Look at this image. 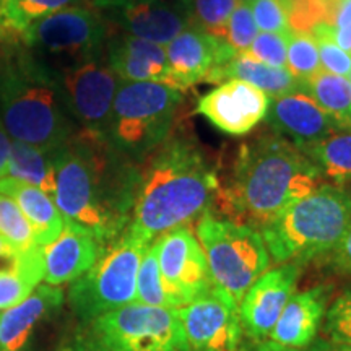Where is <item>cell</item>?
Returning a JSON list of instances; mask_svg holds the SVG:
<instances>
[{"label":"cell","mask_w":351,"mask_h":351,"mask_svg":"<svg viewBox=\"0 0 351 351\" xmlns=\"http://www.w3.org/2000/svg\"><path fill=\"white\" fill-rule=\"evenodd\" d=\"M350 83H351V72H350Z\"/></svg>","instance_id":"cell-47"},{"label":"cell","mask_w":351,"mask_h":351,"mask_svg":"<svg viewBox=\"0 0 351 351\" xmlns=\"http://www.w3.org/2000/svg\"><path fill=\"white\" fill-rule=\"evenodd\" d=\"M5 178L32 184L54 197V150L47 152L29 143L13 142Z\"/></svg>","instance_id":"cell-25"},{"label":"cell","mask_w":351,"mask_h":351,"mask_svg":"<svg viewBox=\"0 0 351 351\" xmlns=\"http://www.w3.org/2000/svg\"><path fill=\"white\" fill-rule=\"evenodd\" d=\"M67 111L80 122L83 130L108 138L114 96L121 80L103 57L60 69L56 77Z\"/></svg>","instance_id":"cell-11"},{"label":"cell","mask_w":351,"mask_h":351,"mask_svg":"<svg viewBox=\"0 0 351 351\" xmlns=\"http://www.w3.org/2000/svg\"><path fill=\"white\" fill-rule=\"evenodd\" d=\"M302 93L313 98L341 132H351V83L346 77L320 70L304 82Z\"/></svg>","instance_id":"cell-26"},{"label":"cell","mask_w":351,"mask_h":351,"mask_svg":"<svg viewBox=\"0 0 351 351\" xmlns=\"http://www.w3.org/2000/svg\"><path fill=\"white\" fill-rule=\"evenodd\" d=\"M351 223V195L335 184H320L288 205L261 230L270 258L304 265L324 258Z\"/></svg>","instance_id":"cell-5"},{"label":"cell","mask_w":351,"mask_h":351,"mask_svg":"<svg viewBox=\"0 0 351 351\" xmlns=\"http://www.w3.org/2000/svg\"><path fill=\"white\" fill-rule=\"evenodd\" d=\"M270 98L257 86L230 80L197 101L195 111L223 134L241 137L265 119Z\"/></svg>","instance_id":"cell-16"},{"label":"cell","mask_w":351,"mask_h":351,"mask_svg":"<svg viewBox=\"0 0 351 351\" xmlns=\"http://www.w3.org/2000/svg\"><path fill=\"white\" fill-rule=\"evenodd\" d=\"M148 247L150 244L125 230L109 243L95 265L70 288L69 300L78 317L95 320L134 302L138 267Z\"/></svg>","instance_id":"cell-8"},{"label":"cell","mask_w":351,"mask_h":351,"mask_svg":"<svg viewBox=\"0 0 351 351\" xmlns=\"http://www.w3.org/2000/svg\"><path fill=\"white\" fill-rule=\"evenodd\" d=\"M25 44L43 59H56L62 69L103 54L108 26L99 13L73 5L51 13L23 33Z\"/></svg>","instance_id":"cell-10"},{"label":"cell","mask_w":351,"mask_h":351,"mask_svg":"<svg viewBox=\"0 0 351 351\" xmlns=\"http://www.w3.org/2000/svg\"><path fill=\"white\" fill-rule=\"evenodd\" d=\"M80 2L82 0H0V21L12 32L23 34L38 20Z\"/></svg>","instance_id":"cell-29"},{"label":"cell","mask_w":351,"mask_h":351,"mask_svg":"<svg viewBox=\"0 0 351 351\" xmlns=\"http://www.w3.org/2000/svg\"><path fill=\"white\" fill-rule=\"evenodd\" d=\"M249 54L271 67L287 65V34L262 32L254 39Z\"/></svg>","instance_id":"cell-37"},{"label":"cell","mask_w":351,"mask_h":351,"mask_svg":"<svg viewBox=\"0 0 351 351\" xmlns=\"http://www.w3.org/2000/svg\"><path fill=\"white\" fill-rule=\"evenodd\" d=\"M257 28L265 33H289L291 0H249Z\"/></svg>","instance_id":"cell-35"},{"label":"cell","mask_w":351,"mask_h":351,"mask_svg":"<svg viewBox=\"0 0 351 351\" xmlns=\"http://www.w3.org/2000/svg\"><path fill=\"white\" fill-rule=\"evenodd\" d=\"M147 158L125 231L152 244L212 212L219 181L217 168L191 135L169 134Z\"/></svg>","instance_id":"cell-2"},{"label":"cell","mask_w":351,"mask_h":351,"mask_svg":"<svg viewBox=\"0 0 351 351\" xmlns=\"http://www.w3.org/2000/svg\"><path fill=\"white\" fill-rule=\"evenodd\" d=\"M351 23V0H340L339 8L335 13V21L333 26L340 28V26H346Z\"/></svg>","instance_id":"cell-42"},{"label":"cell","mask_w":351,"mask_h":351,"mask_svg":"<svg viewBox=\"0 0 351 351\" xmlns=\"http://www.w3.org/2000/svg\"><path fill=\"white\" fill-rule=\"evenodd\" d=\"M103 135L82 130L54 150V199L64 221L108 245L129 225L140 171Z\"/></svg>","instance_id":"cell-1"},{"label":"cell","mask_w":351,"mask_h":351,"mask_svg":"<svg viewBox=\"0 0 351 351\" xmlns=\"http://www.w3.org/2000/svg\"><path fill=\"white\" fill-rule=\"evenodd\" d=\"M341 187H343V189H346V191H348V194L351 195V181H350V182H346V184H345V186H341Z\"/></svg>","instance_id":"cell-46"},{"label":"cell","mask_w":351,"mask_h":351,"mask_svg":"<svg viewBox=\"0 0 351 351\" xmlns=\"http://www.w3.org/2000/svg\"><path fill=\"white\" fill-rule=\"evenodd\" d=\"M332 39L339 44L341 49L351 52V23L346 26H340V28H335V26H333Z\"/></svg>","instance_id":"cell-41"},{"label":"cell","mask_w":351,"mask_h":351,"mask_svg":"<svg viewBox=\"0 0 351 351\" xmlns=\"http://www.w3.org/2000/svg\"><path fill=\"white\" fill-rule=\"evenodd\" d=\"M182 95L160 82H121L108 127L109 143L122 155L145 160L169 137Z\"/></svg>","instance_id":"cell-6"},{"label":"cell","mask_w":351,"mask_h":351,"mask_svg":"<svg viewBox=\"0 0 351 351\" xmlns=\"http://www.w3.org/2000/svg\"><path fill=\"white\" fill-rule=\"evenodd\" d=\"M64 291L59 287L39 283L16 306L0 315V351H23L38 322L59 309Z\"/></svg>","instance_id":"cell-22"},{"label":"cell","mask_w":351,"mask_h":351,"mask_svg":"<svg viewBox=\"0 0 351 351\" xmlns=\"http://www.w3.org/2000/svg\"><path fill=\"white\" fill-rule=\"evenodd\" d=\"M168 57L166 85L182 91L202 82L217 83L219 70L238 56L226 41H219L197 25L189 26L165 46Z\"/></svg>","instance_id":"cell-13"},{"label":"cell","mask_w":351,"mask_h":351,"mask_svg":"<svg viewBox=\"0 0 351 351\" xmlns=\"http://www.w3.org/2000/svg\"><path fill=\"white\" fill-rule=\"evenodd\" d=\"M103 351H191L178 309L130 302L93 320Z\"/></svg>","instance_id":"cell-9"},{"label":"cell","mask_w":351,"mask_h":351,"mask_svg":"<svg viewBox=\"0 0 351 351\" xmlns=\"http://www.w3.org/2000/svg\"><path fill=\"white\" fill-rule=\"evenodd\" d=\"M135 301L148 306L166 307V309H179L178 301L166 288L163 275H161L156 239L150 244V247L143 254L142 262H140Z\"/></svg>","instance_id":"cell-28"},{"label":"cell","mask_w":351,"mask_h":351,"mask_svg":"<svg viewBox=\"0 0 351 351\" xmlns=\"http://www.w3.org/2000/svg\"><path fill=\"white\" fill-rule=\"evenodd\" d=\"M192 21L219 41H226L228 21L241 0H186Z\"/></svg>","instance_id":"cell-32"},{"label":"cell","mask_w":351,"mask_h":351,"mask_svg":"<svg viewBox=\"0 0 351 351\" xmlns=\"http://www.w3.org/2000/svg\"><path fill=\"white\" fill-rule=\"evenodd\" d=\"M195 234L207 257L213 288L239 306L245 291L270 265L261 231L207 212L199 218Z\"/></svg>","instance_id":"cell-7"},{"label":"cell","mask_w":351,"mask_h":351,"mask_svg":"<svg viewBox=\"0 0 351 351\" xmlns=\"http://www.w3.org/2000/svg\"><path fill=\"white\" fill-rule=\"evenodd\" d=\"M90 231L65 221L62 232L44 245V282L52 287L72 283L85 275L104 251Z\"/></svg>","instance_id":"cell-20"},{"label":"cell","mask_w":351,"mask_h":351,"mask_svg":"<svg viewBox=\"0 0 351 351\" xmlns=\"http://www.w3.org/2000/svg\"><path fill=\"white\" fill-rule=\"evenodd\" d=\"M0 238L19 252H28L38 245L34 231L15 200L0 194Z\"/></svg>","instance_id":"cell-30"},{"label":"cell","mask_w":351,"mask_h":351,"mask_svg":"<svg viewBox=\"0 0 351 351\" xmlns=\"http://www.w3.org/2000/svg\"><path fill=\"white\" fill-rule=\"evenodd\" d=\"M257 25L254 20L249 0H241L238 7L234 8L228 21V38L226 43L234 49L238 54L247 52L254 39L257 36Z\"/></svg>","instance_id":"cell-36"},{"label":"cell","mask_w":351,"mask_h":351,"mask_svg":"<svg viewBox=\"0 0 351 351\" xmlns=\"http://www.w3.org/2000/svg\"><path fill=\"white\" fill-rule=\"evenodd\" d=\"M225 80H243L251 83L271 98L302 93L304 82L298 80L287 67H271L257 60L249 52H241L219 70L217 83Z\"/></svg>","instance_id":"cell-24"},{"label":"cell","mask_w":351,"mask_h":351,"mask_svg":"<svg viewBox=\"0 0 351 351\" xmlns=\"http://www.w3.org/2000/svg\"><path fill=\"white\" fill-rule=\"evenodd\" d=\"M108 13L127 34L161 46L194 25L186 0H152Z\"/></svg>","instance_id":"cell-18"},{"label":"cell","mask_w":351,"mask_h":351,"mask_svg":"<svg viewBox=\"0 0 351 351\" xmlns=\"http://www.w3.org/2000/svg\"><path fill=\"white\" fill-rule=\"evenodd\" d=\"M302 274L300 263H282L263 271L239 302L241 328L249 339L262 343L269 339L289 298L296 293Z\"/></svg>","instance_id":"cell-14"},{"label":"cell","mask_w":351,"mask_h":351,"mask_svg":"<svg viewBox=\"0 0 351 351\" xmlns=\"http://www.w3.org/2000/svg\"><path fill=\"white\" fill-rule=\"evenodd\" d=\"M287 62L289 72L302 82L322 70L317 43L313 34L289 29L287 34Z\"/></svg>","instance_id":"cell-31"},{"label":"cell","mask_w":351,"mask_h":351,"mask_svg":"<svg viewBox=\"0 0 351 351\" xmlns=\"http://www.w3.org/2000/svg\"><path fill=\"white\" fill-rule=\"evenodd\" d=\"M307 351H351V346L343 343H335L330 340H314Z\"/></svg>","instance_id":"cell-43"},{"label":"cell","mask_w":351,"mask_h":351,"mask_svg":"<svg viewBox=\"0 0 351 351\" xmlns=\"http://www.w3.org/2000/svg\"><path fill=\"white\" fill-rule=\"evenodd\" d=\"M302 153L335 186L351 181V132H337Z\"/></svg>","instance_id":"cell-27"},{"label":"cell","mask_w":351,"mask_h":351,"mask_svg":"<svg viewBox=\"0 0 351 351\" xmlns=\"http://www.w3.org/2000/svg\"><path fill=\"white\" fill-rule=\"evenodd\" d=\"M178 311L191 351H238L239 306L225 295L213 288Z\"/></svg>","instance_id":"cell-15"},{"label":"cell","mask_w":351,"mask_h":351,"mask_svg":"<svg viewBox=\"0 0 351 351\" xmlns=\"http://www.w3.org/2000/svg\"><path fill=\"white\" fill-rule=\"evenodd\" d=\"M332 32V25L319 23L311 29V34L317 43L320 65L324 67L322 70L333 73V75L346 77L351 72V54L333 41Z\"/></svg>","instance_id":"cell-33"},{"label":"cell","mask_w":351,"mask_h":351,"mask_svg":"<svg viewBox=\"0 0 351 351\" xmlns=\"http://www.w3.org/2000/svg\"><path fill=\"white\" fill-rule=\"evenodd\" d=\"M257 351H301V350L283 348V346H278V345L271 343V341H269V340H265V341H262V343H258Z\"/></svg>","instance_id":"cell-45"},{"label":"cell","mask_w":351,"mask_h":351,"mask_svg":"<svg viewBox=\"0 0 351 351\" xmlns=\"http://www.w3.org/2000/svg\"><path fill=\"white\" fill-rule=\"evenodd\" d=\"M324 258L330 265V269L339 271L340 275L351 276V223L335 247Z\"/></svg>","instance_id":"cell-38"},{"label":"cell","mask_w":351,"mask_h":351,"mask_svg":"<svg viewBox=\"0 0 351 351\" xmlns=\"http://www.w3.org/2000/svg\"><path fill=\"white\" fill-rule=\"evenodd\" d=\"M142 2H152V0H93V5L103 12H111L116 10V8L135 5V3Z\"/></svg>","instance_id":"cell-40"},{"label":"cell","mask_w":351,"mask_h":351,"mask_svg":"<svg viewBox=\"0 0 351 351\" xmlns=\"http://www.w3.org/2000/svg\"><path fill=\"white\" fill-rule=\"evenodd\" d=\"M56 75L33 57H20L0 75V121L13 142L52 152L73 137Z\"/></svg>","instance_id":"cell-4"},{"label":"cell","mask_w":351,"mask_h":351,"mask_svg":"<svg viewBox=\"0 0 351 351\" xmlns=\"http://www.w3.org/2000/svg\"><path fill=\"white\" fill-rule=\"evenodd\" d=\"M106 62L121 82L165 83L168 78L165 46L127 33L106 44Z\"/></svg>","instance_id":"cell-21"},{"label":"cell","mask_w":351,"mask_h":351,"mask_svg":"<svg viewBox=\"0 0 351 351\" xmlns=\"http://www.w3.org/2000/svg\"><path fill=\"white\" fill-rule=\"evenodd\" d=\"M0 194L15 200L21 213L28 219L34 231L38 245H47L60 234L65 226L62 213L57 208L54 199L41 189L12 178L0 179Z\"/></svg>","instance_id":"cell-23"},{"label":"cell","mask_w":351,"mask_h":351,"mask_svg":"<svg viewBox=\"0 0 351 351\" xmlns=\"http://www.w3.org/2000/svg\"><path fill=\"white\" fill-rule=\"evenodd\" d=\"M10 150H12V138L8 137L5 129H3L2 121H0V179L7 176Z\"/></svg>","instance_id":"cell-39"},{"label":"cell","mask_w":351,"mask_h":351,"mask_svg":"<svg viewBox=\"0 0 351 351\" xmlns=\"http://www.w3.org/2000/svg\"><path fill=\"white\" fill-rule=\"evenodd\" d=\"M156 245L161 275L179 307L212 291L207 257L191 225L165 232L156 239Z\"/></svg>","instance_id":"cell-12"},{"label":"cell","mask_w":351,"mask_h":351,"mask_svg":"<svg viewBox=\"0 0 351 351\" xmlns=\"http://www.w3.org/2000/svg\"><path fill=\"white\" fill-rule=\"evenodd\" d=\"M263 121L271 132L282 135L301 152L341 132L335 121L304 93L271 99Z\"/></svg>","instance_id":"cell-17"},{"label":"cell","mask_w":351,"mask_h":351,"mask_svg":"<svg viewBox=\"0 0 351 351\" xmlns=\"http://www.w3.org/2000/svg\"><path fill=\"white\" fill-rule=\"evenodd\" d=\"M60 351H103L99 350L93 340H77Z\"/></svg>","instance_id":"cell-44"},{"label":"cell","mask_w":351,"mask_h":351,"mask_svg":"<svg viewBox=\"0 0 351 351\" xmlns=\"http://www.w3.org/2000/svg\"><path fill=\"white\" fill-rule=\"evenodd\" d=\"M322 174L304 153L275 132L239 147L225 187L215 204L226 219L261 231L288 205L309 195Z\"/></svg>","instance_id":"cell-3"},{"label":"cell","mask_w":351,"mask_h":351,"mask_svg":"<svg viewBox=\"0 0 351 351\" xmlns=\"http://www.w3.org/2000/svg\"><path fill=\"white\" fill-rule=\"evenodd\" d=\"M322 328L327 340L351 346V283L327 309Z\"/></svg>","instance_id":"cell-34"},{"label":"cell","mask_w":351,"mask_h":351,"mask_svg":"<svg viewBox=\"0 0 351 351\" xmlns=\"http://www.w3.org/2000/svg\"><path fill=\"white\" fill-rule=\"evenodd\" d=\"M332 293L333 287L330 283H320L295 293L289 298L267 340L283 348H307L315 340L322 326Z\"/></svg>","instance_id":"cell-19"}]
</instances>
